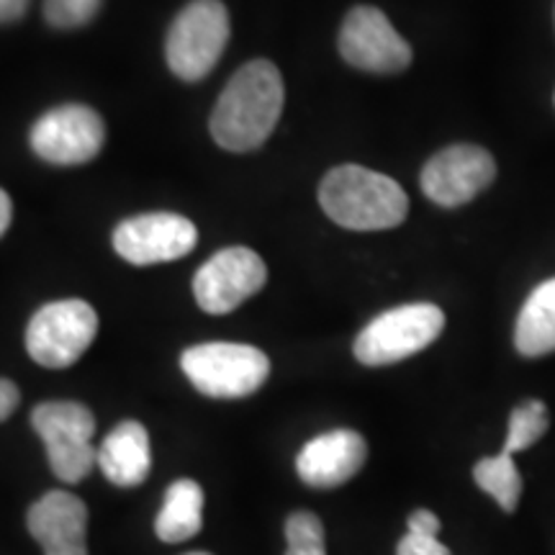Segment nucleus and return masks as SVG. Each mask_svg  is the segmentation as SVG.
<instances>
[{"instance_id":"nucleus-1","label":"nucleus","mask_w":555,"mask_h":555,"mask_svg":"<svg viewBox=\"0 0 555 555\" xmlns=\"http://www.w3.org/2000/svg\"><path fill=\"white\" fill-rule=\"evenodd\" d=\"M286 88L278 67L253 60L232 75L211 114V137L227 152H253L268 142L281 119Z\"/></svg>"},{"instance_id":"nucleus-2","label":"nucleus","mask_w":555,"mask_h":555,"mask_svg":"<svg viewBox=\"0 0 555 555\" xmlns=\"http://www.w3.org/2000/svg\"><path fill=\"white\" fill-rule=\"evenodd\" d=\"M319 204L335 224L352 232H380L406 219L409 198L393 178L360 165H339L319 185Z\"/></svg>"},{"instance_id":"nucleus-3","label":"nucleus","mask_w":555,"mask_h":555,"mask_svg":"<svg viewBox=\"0 0 555 555\" xmlns=\"http://www.w3.org/2000/svg\"><path fill=\"white\" fill-rule=\"evenodd\" d=\"M180 367L196 391L211 399H245L266 384L270 360L242 343H204L180 356Z\"/></svg>"},{"instance_id":"nucleus-4","label":"nucleus","mask_w":555,"mask_h":555,"mask_svg":"<svg viewBox=\"0 0 555 555\" xmlns=\"http://www.w3.org/2000/svg\"><path fill=\"white\" fill-rule=\"evenodd\" d=\"M229 31V11L221 0H191L172 18L165 39V60L172 75L185 82L204 80L224 52Z\"/></svg>"},{"instance_id":"nucleus-5","label":"nucleus","mask_w":555,"mask_h":555,"mask_svg":"<svg viewBox=\"0 0 555 555\" xmlns=\"http://www.w3.org/2000/svg\"><path fill=\"white\" fill-rule=\"evenodd\" d=\"M31 425L47 450L54 476L65 483H78L99 463L93 448L95 416L80 401H44L31 412Z\"/></svg>"},{"instance_id":"nucleus-6","label":"nucleus","mask_w":555,"mask_h":555,"mask_svg":"<svg viewBox=\"0 0 555 555\" xmlns=\"http://www.w3.org/2000/svg\"><path fill=\"white\" fill-rule=\"evenodd\" d=\"M446 330V314L435 304H404L373 319L356 337V358L363 365H393L422 352Z\"/></svg>"},{"instance_id":"nucleus-7","label":"nucleus","mask_w":555,"mask_h":555,"mask_svg":"<svg viewBox=\"0 0 555 555\" xmlns=\"http://www.w3.org/2000/svg\"><path fill=\"white\" fill-rule=\"evenodd\" d=\"M99 335V314L82 298L44 304L26 327V350L41 367H69Z\"/></svg>"},{"instance_id":"nucleus-8","label":"nucleus","mask_w":555,"mask_h":555,"mask_svg":"<svg viewBox=\"0 0 555 555\" xmlns=\"http://www.w3.org/2000/svg\"><path fill=\"white\" fill-rule=\"evenodd\" d=\"M339 54L347 65L376 75H393L412 65V47L393 29L384 11L358 5L339 29Z\"/></svg>"},{"instance_id":"nucleus-9","label":"nucleus","mask_w":555,"mask_h":555,"mask_svg":"<svg viewBox=\"0 0 555 555\" xmlns=\"http://www.w3.org/2000/svg\"><path fill=\"white\" fill-rule=\"evenodd\" d=\"M268 268L247 247H227L211 255L193 278V296L206 314H229L262 291Z\"/></svg>"},{"instance_id":"nucleus-10","label":"nucleus","mask_w":555,"mask_h":555,"mask_svg":"<svg viewBox=\"0 0 555 555\" xmlns=\"http://www.w3.org/2000/svg\"><path fill=\"white\" fill-rule=\"evenodd\" d=\"M106 127L99 111L67 103L39 116L31 127V150L52 165H82L99 155Z\"/></svg>"},{"instance_id":"nucleus-11","label":"nucleus","mask_w":555,"mask_h":555,"mask_svg":"<svg viewBox=\"0 0 555 555\" xmlns=\"http://www.w3.org/2000/svg\"><path fill=\"white\" fill-rule=\"evenodd\" d=\"M198 242L191 219L170 211L124 219L114 232V249L131 266H157L185 258Z\"/></svg>"},{"instance_id":"nucleus-12","label":"nucleus","mask_w":555,"mask_h":555,"mask_svg":"<svg viewBox=\"0 0 555 555\" xmlns=\"http://www.w3.org/2000/svg\"><path fill=\"white\" fill-rule=\"evenodd\" d=\"M496 178V163L476 144H453L429 157L422 170V191L437 206L455 208L474 201Z\"/></svg>"},{"instance_id":"nucleus-13","label":"nucleus","mask_w":555,"mask_h":555,"mask_svg":"<svg viewBox=\"0 0 555 555\" xmlns=\"http://www.w3.org/2000/svg\"><path fill=\"white\" fill-rule=\"evenodd\" d=\"M44 555H88V506L69 491H47L26 515Z\"/></svg>"},{"instance_id":"nucleus-14","label":"nucleus","mask_w":555,"mask_h":555,"mask_svg":"<svg viewBox=\"0 0 555 555\" xmlns=\"http://www.w3.org/2000/svg\"><path fill=\"white\" fill-rule=\"evenodd\" d=\"M367 446L356 429H332L309 440L296 457L298 478L311 489H337L365 466Z\"/></svg>"},{"instance_id":"nucleus-15","label":"nucleus","mask_w":555,"mask_h":555,"mask_svg":"<svg viewBox=\"0 0 555 555\" xmlns=\"http://www.w3.org/2000/svg\"><path fill=\"white\" fill-rule=\"evenodd\" d=\"M99 468L119 489H134V486L147 481L152 448L144 425L127 420L111 429L99 448Z\"/></svg>"},{"instance_id":"nucleus-16","label":"nucleus","mask_w":555,"mask_h":555,"mask_svg":"<svg viewBox=\"0 0 555 555\" xmlns=\"http://www.w3.org/2000/svg\"><path fill=\"white\" fill-rule=\"evenodd\" d=\"M204 527V489L191 478H180L165 491L155 532L163 543H185Z\"/></svg>"},{"instance_id":"nucleus-17","label":"nucleus","mask_w":555,"mask_h":555,"mask_svg":"<svg viewBox=\"0 0 555 555\" xmlns=\"http://www.w3.org/2000/svg\"><path fill=\"white\" fill-rule=\"evenodd\" d=\"M515 345L525 358L555 352V278L543 281L527 296L517 317Z\"/></svg>"},{"instance_id":"nucleus-18","label":"nucleus","mask_w":555,"mask_h":555,"mask_svg":"<svg viewBox=\"0 0 555 555\" xmlns=\"http://www.w3.org/2000/svg\"><path fill=\"white\" fill-rule=\"evenodd\" d=\"M474 478L486 494L496 499V504L502 506L506 515L517 509L519 496H522V476H519L515 457L504 453L483 457V461L476 463Z\"/></svg>"},{"instance_id":"nucleus-19","label":"nucleus","mask_w":555,"mask_h":555,"mask_svg":"<svg viewBox=\"0 0 555 555\" xmlns=\"http://www.w3.org/2000/svg\"><path fill=\"white\" fill-rule=\"evenodd\" d=\"M547 425H551V420H547V409L543 401H525V404H519L509 416V433H506L502 453L515 457L519 450L535 446L540 437L547 433Z\"/></svg>"},{"instance_id":"nucleus-20","label":"nucleus","mask_w":555,"mask_h":555,"mask_svg":"<svg viewBox=\"0 0 555 555\" xmlns=\"http://www.w3.org/2000/svg\"><path fill=\"white\" fill-rule=\"evenodd\" d=\"M286 555H327L324 527L314 512H294L286 519Z\"/></svg>"},{"instance_id":"nucleus-21","label":"nucleus","mask_w":555,"mask_h":555,"mask_svg":"<svg viewBox=\"0 0 555 555\" xmlns=\"http://www.w3.org/2000/svg\"><path fill=\"white\" fill-rule=\"evenodd\" d=\"M103 0H44V18L54 29H80L99 16Z\"/></svg>"},{"instance_id":"nucleus-22","label":"nucleus","mask_w":555,"mask_h":555,"mask_svg":"<svg viewBox=\"0 0 555 555\" xmlns=\"http://www.w3.org/2000/svg\"><path fill=\"white\" fill-rule=\"evenodd\" d=\"M397 555H453L437 538L416 535V532H406L399 540Z\"/></svg>"},{"instance_id":"nucleus-23","label":"nucleus","mask_w":555,"mask_h":555,"mask_svg":"<svg viewBox=\"0 0 555 555\" xmlns=\"http://www.w3.org/2000/svg\"><path fill=\"white\" fill-rule=\"evenodd\" d=\"M409 532L437 538V532H440V519H437L429 509H416L414 515L409 517Z\"/></svg>"},{"instance_id":"nucleus-24","label":"nucleus","mask_w":555,"mask_h":555,"mask_svg":"<svg viewBox=\"0 0 555 555\" xmlns=\"http://www.w3.org/2000/svg\"><path fill=\"white\" fill-rule=\"evenodd\" d=\"M18 401H21V393L16 384L9 378H0V422H5L13 412H16Z\"/></svg>"},{"instance_id":"nucleus-25","label":"nucleus","mask_w":555,"mask_h":555,"mask_svg":"<svg viewBox=\"0 0 555 555\" xmlns=\"http://www.w3.org/2000/svg\"><path fill=\"white\" fill-rule=\"evenodd\" d=\"M29 9V0H0V24L18 21Z\"/></svg>"},{"instance_id":"nucleus-26","label":"nucleus","mask_w":555,"mask_h":555,"mask_svg":"<svg viewBox=\"0 0 555 555\" xmlns=\"http://www.w3.org/2000/svg\"><path fill=\"white\" fill-rule=\"evenodd\" d=\"M11 219H13V204H11L9 193L0 189V237H3V234L9 232Z\"/></svg>"},{"instance_id":"nucleus-27","label":"nucleus","mask_w":555,"mask_h":555,"mask_svg":"<svg viewBox=\"0 0 555 555\" xmlns=\"http://www.w3.org/2000/svg\"><path fill=\"white\" fill-rule=\"evenodd\" d=\"M189 555H211V553H204V551H196V553H189Z\"/></svg>"}]
</instances>
